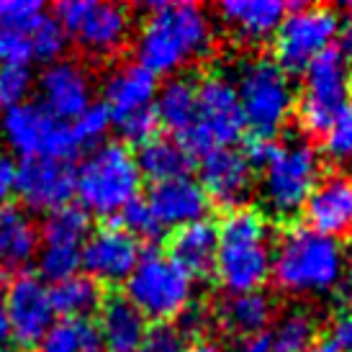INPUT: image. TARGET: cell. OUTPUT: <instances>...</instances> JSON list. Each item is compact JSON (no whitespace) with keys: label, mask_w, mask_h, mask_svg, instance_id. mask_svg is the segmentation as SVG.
<instances>
[{"label":"cell","mask_w":352,"mask_h":352,"mask_svg":"<svg viewBox=\"0 0 352 352\" xmlns=\"http://www.w3.org/2000/svg\"><path fill=\"white\" fill-rule=\"evenodd\" d=\"M214 47V23L198 3H155L137 34V65L152 75H175Z\"/></svg>","instance_id":"cell-1"},{"label":"cell","mask_w":352,"mask_h":352,"mask_svg":"<svg viewBox=\"0 0 352 352\" xmlns=\"http://www.w3.org/2000/svg\"><path fill=\"white\" fill-rule=\"evenodd\" d=\"M216 234L219 250L214 273L221 288L229 296L260 291L273 270V234L267 219L257 208L239 206L226 211Z\"/></svg>","instance_id":"cell-2"},{"label":"cell","mask_w":352,"mask_h":352,"mask_svg":"<svg viewBox=\"0 0 352 352\" xmlns=\"http://www.w3.org/2000/svg\"><path fill=\"white\" fill-rule=\"evenodd\" d=\"M275 285L291 296L329 294L344 278V250L340 239L309 226H291L273 245Z\"/></svg>","instance_id":"cell-3"},{"label":"cell","mask_w":352,"mask_h":352,"mask_svg":"<svg viewBox=\"0 0 352 352\" xmlns=\"http://www.w3.org/2000/svg\"><path fill=\"white\" fill-rule=\"evenodd\" d=\"M142 173L126 144L103 142L82 157L75 170V196L85 214L118 216L139 198Z\"/></svg>","instance_id":"cell-4"},{"label":"cell","mask_w":352,"mask_h":352,"mask_svg":"<svg viewBox=\"0 0 352 352\" xmlns=\"http://www.w3.org/2000/svg\"><path fill=\"white\" fill-rule=\"evenodd\" d=\"M232 82L252 139L275 142L296 111V90L291 85V75L275 59L250 57L236 67Z\"/></svg>","instance_id":"cell-5"},{"label":"cell","mask_w":352,"mask_h":352,"mask_svg":"<svg viewBox=\"0 0 352 352\" xmlns=\"http://www.w3.org/2000/svg\"><path fill=\"white\" fill-rule=\"evenodd\" d=\"M260 167V201L280 219L303 211L311 190L322 180V157L306 139H288L280 144L275 142Z\"/></svg>","instance_id":"cell-6"},{"label":"cell","mask_w":352,"mask_h":352,"mask_svg":"<svg viewBox=\"0 0 352 352\" xmlns=\"http://www.w3.org/2000/svg\"><path fill=\"white\" fill-rule=\"evenodd\" d=\"M196 280L180 265L162 252L142 254L139 265L126 280V298L144 319L157 324L180 319L193 306Z\"/></svg>","instance_id":"cell-7"},{"label":"cell","mask_w":352,"mask_h":352,"mask_svg":"<svg viewBox=\"0 0 352 352\" xmlns=\"http://www.w3.org/2000/svg\"><path fill=\"white\" fill-rule=\"evenodd\" d=\"M352 57L334 44L303 69L301 93L296 98V116L303 131L324 134L334 116L350 103Z\"/></svg>","instance_id":"cell-8"},{"label":"cell","mask_w":352,"mask_h":352,"mask_svg":"<svg viewBox=\"0 0 352 352\" xmlns=\"http://www.w3.org/2000/svg\"><path fill=\"white\" fill-rule=\"evenodd\" d=\"M245 131V113L232 78L206 75L198 82L196 121L186 137H180V144L193 157H204L214 149L234 147Z\"/></svg>","instance_id":"cell-9"},{"label":"cell","mask_w":352,"mask_h":352,"mask_svg":"<svg viewBox=\"0 0 352 352\" xmlns=\"http://www.w3.org/2000/svg\"><path fill=\"white\" fill-rule=\"evenodd\" d=\"M342 16L329 6H288L275 31V62L285 72H303L316 57L332 50Z\"/></svg>","instance_id":"cell-10"},{"label":"cell","mask_w":352,"mask_h":352,"mask_svg":"<svg viewBox=\"0 0 352 352\" xmlns=\"http://www.w3.org/2000/svg\"><path fill=\"white\" fill-rule=\"evenodd\" d=\"M8 147L23 160H54L67 162L80 152L72 126L54 118L39 103H21L3 113L0 121Z\"/></svg>","instance_id":"cell-11"},{"label":"cell","mask_w":352,"mask_h":352,"mask_svg":"<svg viewBox=\"0 0 352 352\" xmlns=\"http://www.w3.org/2000/svg\"><path fill=\"white\" fill-rule=\"evenodd\" d=\"M54 19L82 52L93 57H111L126 44L131 34L129 8L108 0H65Z\"/></svg>","instance_id":"cell-12"},{"label":"cell","mask_w":352,"mask_h":352,"mask_svg":"<svg viewBox=\"0 0 352 352\" xmlns=\"http://www.w3.org/2000/svg\"><path fill=\"white\" fill-rule=\"evenodd\" d=\"M8 309L10 340L29 350L41 342V337L54 327V306H52L50 285L41 280V275L19 273L8 283L6 296Z\"/></svg>","instance_id":"cell-13"},{"label":"cell","mask_w":352,"mask_h":352,"mask_svg":"<svg viewBox=\"0 0 352 352\" xmlns=\"http://www.w3.org/2000/svg\"><path fill=\"white\" fill-rule=\"evenodd\" d=\"M142 260V245L121 226H100L82 245V263L90 280L103 285L126 283Z\"/></svg>","instance_id":"cell-14"},{"label":"cell","mask_w":352,"mask_h":352,"mask_svg":"<svg viewBox=\"0 0 352 352\" xmlns=\"http://www.w3.org/2000/svg\"><path fill=\"white\" fill-rule=\"evenodd\" d=\"M36 88L39 106L65 124H72L93 106V80L88 69L72 59H57L47 65L36 80Z\"/></svg>","instance_id":"cell-15"},{"label":"cell","mask_w":352,"mask_h":352,"mask_svg":"<svg viewBox=\"0 0 352 352\" xmlns=\"http://www.w3.org/2000/svg\"><path fill=\"white\" fill-rule=\"evenodd\" d=\"M16 193L29 211H59L75 196V170L54 160H23L16 170Z\"/></svg>","instance_id":"cell-16"},{"label":"cell","mask_w":352,"mask_h":352,"mask_svg":"<svg viewBox=\"0 0 352 352\" xmlns=\"http://www.w3.org/2000/svg\"><path fill=\"white\" fill-rule=\"evenodd\" d=\"M211 204L239 208L254 186V165L236 147L214 149L201 157V180Z\"/></svg>","instance_id":"cell-17"},{"label":"cell","mask_w":352,"mask_h":352,"mask_svg":"<svg viewBox=\"0 0 352 352\" xmlns=\"http://www.w3.org/2000/svg\"><path fill=\"white\" fill-rule=\"evenodd\" d=\"M144 201L152 208L160 226L173 232L196 221H206V216L211 211V198L206 196L204 186L190 175L155 183Z\"/></svg>","instance_id":"cell-18"},{"label":"cell","mask_w":352,"mask_h":352,"mask_svg":"<svg viewBox=\"0 0 352 352\" xmlns=\"http://www.w3.org/2000/svg\"><path fill=\"white\" fill-rule=\"evenodd\" d=\"M306 226L324 236H340L352 232V175L332 173L322 177L303 206Z\"/></svg>","instance_id":"cell-19"},{"label":"cell","mask_w":352,"mask_h":352,"mask_svg":"<svg viewBox=\"0 0 352 352\" xmlns=\"http://www.w3.org/2000/svg\"><path fill=\"white\" fill-rule=\"evenodd\" d=\"M157 75L144 69L137 62H124L113 67L103 80V106L111 113V121L134 116L142 111L155 108L157 96Z\"/></svg>","instance_id":"cell-20"},{"label":"cell","mask_w":352,"mask_h":352,"mask_svg":"<svg viewBox=\"0 0 352 352\" xmlns=\"http://www.w3.org/2000/svg\"><path fill=\"white\" fill-rule=\"evenodd\" d=\"M44 16L36 0H0V65H29L31 34Z\"/></svg>","instance_id":"cell-21"},{"label":"cell","mask_w":352,"mask_h":352,"mask_svg":"<svg viewBox=\"0 0 352 352\" xmlns=\"http://www.w3.org/2000/svg\"><path fill=\"white\" fill-rule=\"evenodd\" d=\"M96 324L103 340V352H139L149 329L147 319L126 296L103 298Z\"/></svg>","instance_id":"cell-22"},{"label":"cell","mask_w":352,"mask_h":352,"mask_svg":"<svg viewBox=\"0 0 352 352\" xmlns=\"http://www.w3.org/2000/svg\"><path fill=\"white\" fill-rule=\"evenodd\" d=\"M288 6L280 0H224L219 3V21L242 41L275 36Z\"/></svg>","instance_id":"cell-23"},{"label":"cell","mask_w":352,"mask_h":352,"mask_svg":"<svg viewBox=\"0 0 352 352\" xmlns=\"http://www.w3.org/2000/svg\"><path fill=\"white\" fill-rule=\"evenodd\" d=\"M216 250H219V234H216V226L206 219V221L175 229L170 236L167 254L196 280V278H208L214 273Z\"/></svg>","instance_id":"cell-24"},{"label":"cell","mask_w":352,"mask_h":352,"mask_svg":"<svg viewBox=\"0 0 352 352\" xmlns=\"http://www.w3.org/2000/svg\"><path fill=\"white\" fill-rule=\"evenodd\" d=\"M39 254V229L26 208L0 206V267L21 270Z\"/></svg>","instance_id":"cell-25"},{"label":"cell","mask_w":352,"mask_h":352,"mask_svg":"<svg viewBox=\"0 0 352 352\" xmlns=\"http://www.w3.org/2000/svg\"><path fill=\"white\" fill-rule=\"evenodd\" d=\"M198 85L188 78H170L157 88L155 116L157 124L173 131L175 139L186 137L196 121Z\"/></svg>","instance_id":"cell-26"},{"label":"cell","mask_w":352,"mask_h":352,"mask_svg":"<svg viewBox=\"0 0 352 352\" xmlns=\"http://www.w3.org/2000/svg\"><path fill=\"white\" fill-rule=\"evenodd\" d=\"M134 157H137V167L142 177L152 180V186L190 175V167H193V155L175 137L149 139L147 144L139 147Z\"/></svg>","instance_id":"cell-27"},{"label":"cell","mask_w":352,"mask_h":352,"mask_svg":"<svg viewBox=\"0 0 352 352\" xmlns=\"http://www.w3.org/2000/svg\"><path fill=\"white\" fill-rule=\"evenodd\" d=\"M219 322L224 329L239 337L265 334L267 324L273 322V301L263 291L229 296L219 303Z\"/></svg>","instance_id":"cell-28"},{"label":"cell","mask_w":352,"mask_h":352,"mask_svg":"<svg viewBox=\"0 0 352 352\" xmlns=\"http://www.w3.org/2000/svg\"><path fill=\"white\" fill-rule=\"evenodd\" d=\"M54 314L62 322H80L90 319V314L98 311L103 303L100 285L90 280L88 275H72L67 280H59L50 288Z\"/></svg>","instance_id":"cell-29"},{"label":"cell","mask_w":352,"mask_h":352,"mask_svg":"<svg viewBox=\"0 0 352 352\" xmlns=\"http://www.w3.org/2000/svg\"><path fill=\"white\" fill-rule=\"evenodd\" d=\"M90 234V214L80 206H65L52 211L39 232V247H57V250H80Z\"/></svg>","instance_id":"cell-30"},{"label":"cell","mask_w":352,"mask_h":352,"mask_svg":"<svg viewBox=\"0 0 352 352\" xmlns=\"http://www.w3.org/2000/svg\"><path fill=\"white\" fill-rule=\"evenodd\" d=\"M316 337H319V324L303 309L283 314L267 332L270 352H306L316 344Z\"/></svg>","instance_id":"cell-31"},{"label":"cell","mask_w":352,"mask_h":352,"mask_svg":"<svg viewBox=\"0 0 352 352\" xmlns=\"http://www.w3.org/2000/svg\"><path fill=\"white\" fill-rule=\"evenodd\" d=\"M67 34L59 26V21L54 16H44L31 34V57L52 65V62L62 59L67 50Z\"/></svg>","instance_id":"cell-32"},{"label":"cell","mask_w":352,"mask_h":352,"mask_svg":"<svg viewBox=\"0 0 352 352\" xmlns=\"http://www.w3.org/2000/svg\"><path fill=\"white\" fill-rule=\"evenodd\" d=\"M31 85L34 75L29 65H0V111L6 113L10 108L26 103Z\"/></svg>","instance_id":"cell-33"},{"label":"cell","mask_w":352,"mask_h":352,"mask_svg":"<svg viewBox=\"0 0 352 352\" xmlns=\"http://www.w3.org/2000/svg\"><path fill=\"white\" fill-rule=\"evenodd\" d=\"M324 152L334 162H352V100L322 134Z\"/></svg>","instance_id":"cell-34"},{"label":"cell","mask_w":352,"mask_h":352,"mask_svg":"<svg viewBox=\"0 0 352 352\" xmlns=\"http://www.w3.org/2000/svg\"><path fill=\"white\" fill-rule=\"evenodd\" d=\"M111 113H108V108L103 103H93V106L85 111V113H80L69 126H72V134H75V142H78V147H98L103 137L108 134V129H111Z\"/></svg>","instance_id":"cell-35"},{"label":"cell","mask_w":352,"mask_h":352,"mask_svg":"<svg viewBox=\"0 0 352 352\" xmlns=\"http://www.w3.org/2000/svg\"><path fill=\"white\" fill-rule=\"evenodd\" d=\"M118 219H121V229L129 232L137 242H142V239H144V242H155V239H160L162 232H165V229L160 226V221L155 219V214H152V208L147 206L144 198L131 201V204L118 214Z\"/></svg>","instance_id":"cell-36"},{"label":"cell","mask_w":352,"mask_h":352,"mask_svg":"<svg viewBox=\"0 0 352 352\" xmlns=\"http://www.w3.org/2000/svg\"><path fill=\"white\" fill-rule=\"evenodd\" d=\"M186 334L180 332V327L173 322H162L149 327L139 352H186Z\"/></svg>","instance_id":"cell-37"},{"label":"cell","mask_w":352,"mask_h":352,"mask_svg":"<svg viewBox=\"0 0 352 352\" xmlns=\"http://www.w3.org/2000/svg\"><path fill=\"white\" fill-rule=\"evenodd\" d=\"M36 352H82L80 322H59L41 337Z\"/></svg>","instance_id":"cell-38"},{"label":"cell","mask_w":352,"mask_h":352,"mask_svg":"<svg viewBox=\"0 0 352 352\" xmlns=\"http://www.w3.org/2000/svg\"><path fill=\"white\" fill-rule=\"evenodd\" d=\"M118 129V134L124 137V142L129 144H147L149 139H155L157 134V116H155V108L152 111H142V113H134V116H126V118H118L113 121Z\"/></svg>","instance_id":"cell-39"},{"label":"cell","mask_w":352,"mask_h":352,"mask_svg":"<svg viewBox=\"0 0 352 352\" xmlns=\"http://www.w3.org/2000/svg\"><path fill=\"white\" fill-rule=\"evenodd\" d=\"M332 344L340 352H352V306L344 309L332 324Z\"/></svg>","instance_id":"cell-40"},{"label":"cell","mask_w":352,"mask_h":352,"mask_svg":"<svg viewBox=\"0 0 352 352\" xmlns=\"http://www.w3.org/2000/svg\"><path fill=\"white\" fill-rule=\"evenodd\" d=\"M16 170L19 165L10 157L0 155V206H8V198L16 193Z\"/></svg>","instance_id":"cell-41"},{"label":"cell","mask_w":352,"mask_h":352,"mask_svg":"<svg viewBox=\"0 0 352 352\" xmlns=\"http://www.w3.org/2000/svg\"><path fill=\"white\" fill-rule=\"evenodd\" d=\"M6 296H8V283L3 280L0 275V344L10 340V329H8V309H6Z\"/></svg>","instance_id":"cell-42"},{"label":"cell","mask_w":352,"mask_h":352,"mask_svg":"<svg viewBox=\"0 0 352 352\" xmlns=\"http://www.w3.org/2000/svg\"><path fill=\"white\" fill-rule=\"evenodd\" d=\"M236 352H270V340H267V334L245 337V340L239 342V350Z\"/></svg>","instance_id":"cell-43"},{"label":"cell","mask_w":352,"mask_h":352,"mask_svg":"<svg viewBox=\"0 0 352 352\" xmlns=\"http://www.w3.org/2000/svg\"><path fill=\"white\" fill-rule=\"evenodd\" d=\"M186 352H224V350L216 342H211V340H198V342L188 344Z\"/></svg>","instance_id":"cell-44"},{"label":"cell","mask_w":352,"mask_h":352,"mask_svg":"<svg viewBox=\"0 0 352 352\" xmlns=\"http://www.w3.org/2000/svg\"><path fill=\"white\" fill-rule=\"evenodd\" d=\"M306 352H340V350L332 344V340H327V342H316L311 350H306Z\"/></svg>","instance_id":"cell-45"},{"label":"cell","mask_w":352,"mask_h":352,"mask_svg":"<svg viewBox=\"0 0 352 352\" xmlns=\"http://www.w3.org/2000/svg\"><path fill=\"white\" fill-rule=\"evenodd\" d=\"M344 270H347V283L352 285V250L350 254H344Z\"/></svg>","instance_id":"cell-46"},{"label":"cell","mask_w":352,"mask_h":352,"mask_svg":"<svg viewBox=\"0 0 352 352\" xmlns=\"http://www.w3.org/2000/svg\"><path fill=\"white\" fill-rule=\"evenodd\" d=\"M0 352H8V350H0Z\"/></svg>","instance_id":"cell-47"}]
</instances>
